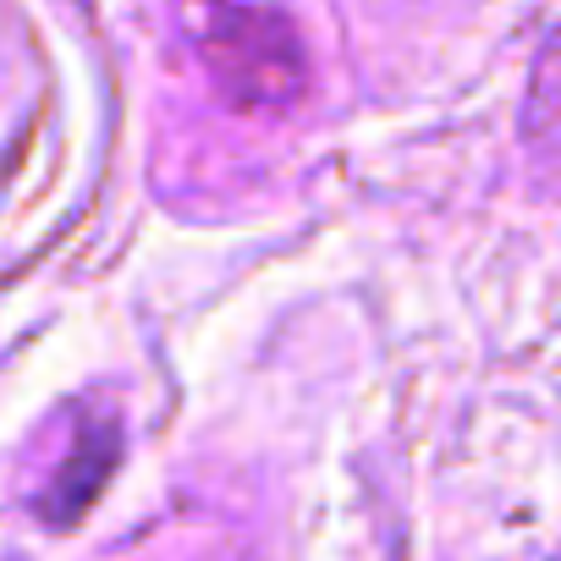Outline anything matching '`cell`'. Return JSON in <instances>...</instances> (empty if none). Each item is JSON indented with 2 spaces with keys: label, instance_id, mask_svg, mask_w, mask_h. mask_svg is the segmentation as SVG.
I'll return each instance as SVG.
<instances>
[{
  "label": "cell",
  "instance_id": "obj_1",
  "mask_svg": "<svg viewBox=\"0 0 561 561\" xmlns=\"http://www.w3.org/2000/svg\"><path fill=\"white\" fill-rule=\"evenodd\" d=\"M182 28L198 45L220 94L242 111L287 105L304 89V45L293 23L270 7L237 0H182Z\"/></svg>",
  "mask_w": 561,
  "mask_h": 561
},
{
  "label": "cell",
  "instance_id": "obj_2",
  "mask_svg": "<svg viewBox=\"0 0 561 561\" xmlns=\"http://www.w3.org/2000/svg\"><path fill=\"white\" fill-rule=\"evenodd\" d=\"M116 462H122V435H116V424H89V430H78L67 462L56 468V479H50V490H45V501H39L45 523H50V528L83 523V512H89V506L100 501V490L111 484Z\"/></svg>",
  "mask_w": 561,
  "mask_h": 561
}]
</instances>
